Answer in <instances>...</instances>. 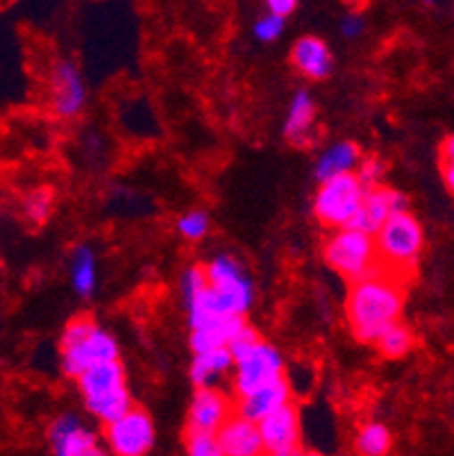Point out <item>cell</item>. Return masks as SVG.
Wrapping results in <instances>:
<instances>
[{"mask_svg":"<svg viewBox=\"0 0 454 456\" xmlns=\"http://www.w3.org/2000/svg\"><path fill=\"white\" fill-rule=\"evenodd\" d=\"M103 438L110 456H148L155 447L157 429L145 409L132 406L119 420L105 425Z\"/></svg>","mask_w":454,"mask_h":456,"instance_id":"8","label":"cell"},{"mask_svg":"<svg viewBox=\"0 0 454 456\" xmlns=\"http://www.w3.org/2000/svg\"><path fill=\"white\" fill-rule=\"evenodd\" d=\"M177 232L186 241H200L210 232V216L202 209H191L177 218Z\"/></svg>","mask_w":454,"mask_h":456,"instance_id":"25","label":"cell"},{"mask_svg":"<svg viewBox=\"0 0 454 456\" xmlns=\"http://www.w3.org/2000/svg\"><path fill=\"white\" fill-rule=\"evenodd\" d=\"M50 107L60 118H75L87 105V86L80 69L62 60L50 70Z\"/></svg>","mask_w":454,"mask_h":456,"instance_id":"10","label":"cell"},{"mask_svg":"<svg viewBox=\"0 0 454 456\" xmlns=\"http://www.w3.org/2000/svg\"><path fill=\"white\" fill-rule=\"evenodd\" d=\"M268 456H302V452H295V454H268Z\"/></svg>","mask_w":454,"mask_h":456,"instance_id":"33","label":"cell"},{"mask_svg":"<svg viewBox=\"0 0 454 456\" xmlns=\"http://www.w3.org/2000/svg\"><path fill=\"white\" fill-rule=\"evenodd\" d=\"M384 173H386V166L380 157H364L355 175L359 177V182L364 184V189L368 191V189H377V186H382Z\"/></svg>","mask_w":454,"mask_h":456,"instance_id":"26","label":"cell"},{"mask_svg":"<svg viewBox=\"0 0 454 456\" xmlns=\"http://www.w3.org/2000/svg\"><path fill=\"white\" fill-rule=\"evenodd\" d=\"M341 32H343V37H348V39L359 37L361 32H364V16L357 14V12L345 14L343 19H341Z\"/></svg>","mask_w":454,"mask_h":456,"instance_id":"29","label":"cell"},{"mask_svg":"<svg viewBox=\"0 0 454 456\" xmlns=\"http://www.w3.org/2000/svg\"><path fill=\"white\" fill-rule=\"evenodd\" d=\"M230 370H235V356L227 347H220V350L194 354L189 375L198 388H219L216 384Z\"/></svg>","mask_w":454,"mask_h":456,"instance_id":"19","label":"cell"},{"mask_svg":"<svg viewBox=\"0 0 454 456\" xmlns=\"http://www.w3.org/2000/svg\"><path fill=\"white\" fill-rule=\"evenodd\" d=\"M364 198L366 189L355 173L320 182L314 196V214L325 227L334 232L352 227L361 205H364Z\"/></svg>","mask_w":454,"mask_h":456,"instance_id":"6","label":"cell"},{"mask_svg":"<svg viewBox=\"0 0 454 456\" xmlns=\"http://www.w3.org/2000/svg\"><path fill=\"white\" fill-rule=\"evenodd\" d=\"M69 273L73 291L78 293V296H94L95 286H98V264H95V255L89 246L75 248L73 255H70Z\"/></svg>","mask_w":454,"mask_h":456,"instance_id":"20","label":"cell"},{"mask_svg":"<svg viewBox=\"0 0 454 456\" xmlns=\"http://www.w3.org/2000/svg\"><path fill=\"white\" fill-rule=\"evenodd\" d=\"M391 445H393V436L384 422H364L355 434V452L359 456H386Z\"/></svg>","mask_w":454,"mask_h":456,"instance_id":"21","label":"cell"},{"mask_svg":"<svg viewBox=\"0 0 454 456\" xmlns=\"http://www.w3.org/2000/svg\"><path fill=\"white\" fill-rule=\"evenodd\" d=\"M405 281L380 271L350 286L345 316L359 343H377L380 336L398 325L405 306Z\"/></svg>","mask_w":454,"mask_h":456,"instance_id":"1","label":"cell"},{"mask_svg":"<svg viewBox=\"0 0 454 456\" xmlns=\"http://www.w3.org/2000/svg\"><path fill=\"white\" fill-rule=\"evenodd\" d=\"M78 388L85 400V409L103 425L119 420L132 409V395L128 388V375L120 362L103 363L78 377Z\"/></svg>","mask_w":454,"mask_h":456,"instance_id":"4","label":"cell"},{"mask_svg":"<svg viewBox=\"0 0 454 456\" xmlns=\"http://www.w3.org/2000/svg\"><path fill=\"white\" fill-rule=\"evenodd\" d=\"M219 443L223 456H266L260 425L245 420L239 413H235L230 420L220 427Z\"/></svg>","mask_w":454,"mask_h":456,"instance_id":"15","label":"cell"},{"mask_svg":"<svg viewBox=\"0 0 454 456\" xmlns=\"http://www.w3.org/2000/svg\"><path fill=\"white\" fill-rule=\"evenodd\" d=\"M302 456H325V454H318V452H307V454H302Z\"/></svg>","mask_w":454,"mask_h":456,"instance_id":"34","label":"cell"},{"mask_svg":"<svg viewBox=\"0 0 454 456\" xmlns=\"http://www.w3.org/2000/svg\"><path fill=\"white\" fill-rule=\"evenodd\" d=\"M443 180L448 189L454 193V164H443Z\"/></svg>","mask_w":454,"mask_h":456,"instance_id":"32","label":"cell"},{"mask_svg":"<svg viewBox=\"0 0 454 456\" xmlns=\"http://www.w3.org/2000/svg\"><path fill=\"white\" fill-rule=\"evenodd\" d=\"M277 379H285V356L264 338H260L255 346L235 356L232 387H235L236 397L248 395V393L268 387Z\"/></svg>","mask_w":454,"mask_h":456,"instance_id":"7","label":"cell"},{"mask_svg":"<svg viewBox=\"0 0 454 456\" xmlns=\"http://www.w3.org/2000/svg\"><path fill=\"white\" fill-rule=\"evenodd\" d=\"M291 61L310 80H325L334 69V57H332L330 45L314 35L300 37L295 41L293 48H291Z\"/></svg>","mask_w":454,"mask_h":456,"instance_id":"16","label":"cell"},{"mask_svg":"<svg viewBox=\"0 0 454 456\" xmlns=\"http://www.w3.org/2000/svg\"><path fill=\"white\" fill-rule=\"evenodd\" d=\"M325 264L348 281H361L380 273V255L375 246V236L364 234L355 227L332 232L323 246Z\"/></svg>","mask_w":454,"mask_h":456,"instance_id":"5","label":"cell"},{"mask_svg":"<svg viewBox=\"0 0 454 456\" xmlns=\"http://www.w3.org/2000/svg\"><path fill=\"white\" fill-rule=\"evenodd\" d=\"M291 395H293L291 393V384L285 377V379L273 381L268 387L257 388V391L248 393V395L236 397L235 413H239L245 420L260 425L261 420L273 416L275 411H280L286 404H291Z\"/></svg>","mask_w":454,"mask_h":456,"instance_id":"14","label":"cell"},{"mask_svg":"<svg viewBox=\"0 0 454 456\" xmlns=\"http://www.w3.org/2000/svg\"><path fill=\"white\" fill-rule=\"evenodd\" d=\"M316 102L307 91H298L291 101L285 121V136L295 146H307L314 139Z\"/></svg>","mask_w":454,"mask_h":456,"instance_id":"18","label":"cell"},{"mask_svg":"<svg viewBox=\"0 0 454 456\" xmlns=\"http://www.w3.org/2000/svg\"><path fill=\"white\" fill-rule=\"evenodd\" d=\"M402 211H409V207H407V198L402 196L400 191L382 184L377 186V189L366 191L364 205H361L352 227L364 232V234L375 236L389 218H393L395 214H402Z\"/></svg>","mask_w":454,"mask_h":456,"instance_id":"12","label":"cell"},{"mask_svg":"<svg viewBox=\"0 0 454 456\" xmlns=\"http://www.w3.org/2000/svg\"><path fill=\"white\" fill-rule=\"evenodd\" d=\"M441 161H443V164H454V134H450L448 139L441 143Z\"/></svg>","mask_w":454,"mask_h":456,"instance_id":"31","label":"cell"},{"mask_svg":"<svg viewBox=\"0 0 454 456\" xmlns=\"http://www.w3.org/2000/svg\"><path fill=\"white\" fill-rule=\"evenodd\" d=\"M375 246H377V255H380L382 271L407 281L416 264H418L420 255H423V225L411 211L395 214L375 234Z\"/></svg>","mask_w":454,"mask_h":456,"instance_id":"3","label":"cell"},{"mask_svg":"<svg viewBox=\"0 0 454 456\" xmlns=\"http://www.w3.org/2000/svg\"><path fill=\"white\" fill-rule=\"evenodd\" d=\"M375 346L386 359H400V356L409 354V350L414 347V334H411L409 327L398 322L391 330H386Z\"/></svg>","mask_w":454,"mask_h":456,"instance_id":"22","label":"cell"},{"mask_svg":"<svg viewBox=\"0 0 454 456\" xmlns=\"http://www.w3.org/2000/svg\"><path fill=\"white\" fill-rule=\"evenodd\" d=\"M207 284H210V281H207L205 266H191L189 271L182 275V293H185V300H189L195 293L202 291Z\"/></svg>","mask_w":454,"mask_h":456,"instance_id":"28","label":"cell"},{"mask_svg":"<svg viewBox=\"0 0 454 456\" xmlns=\"http://www.w3.org/2000/svg\"><path fill=\"white\" fill-rule=\"evenodd\" d=\"M185 450L186 456H223L219 434L211 431L185 429Z\"/></svg>","mask_w":454,"mask_h":456,"instance_id":"23","label":"cell"},{"mask_svg":"<svg viewBox=\"0 0 454 456\" xmlns=\"http://www.w3.org/2000/svg\"><path fill=\"white\" fill-rule=\"evenodd\" d=\"M285 28H286V19L266 12V14H261L260 19L255 20L252 35H255L260 41H264V44H268V41L280 39L282 32H285Z\"/></svg>","mask_w":454,"mask_h":456,"instance_id":"27","label":"cell"},{"mask_svg":"<svg viewBox=\"0 0 454 456\" xmlns=\"http://www.w3.org/2000/svg\"><path fill=\"white\" fill-rule=\"evenodd\" d=\"M120 347L114 336L94 318L78 316L66 322L60 336L62 370L78 379L87 370L110 362H120Z\"/></svg>","mask_w":454,"mask_h":456,"instance_id":"2","label":"cell"},{"mask_svg":"<svg viewBox=\"0 0 454 456\" xmlns=\"http://www.w3.org/2000/svg\"><path fill=\"white\" fill-rule=\"evenodd\" d=\"M48 441L55 456H110L100 438L75 413H62L53 420Z\"/></svg>","mask_w":454,"mask_h":456,"instance_id":"9","label":"cell"},{"mask_svg":"<svg viewBox=\"0 0 454 456\" xmlns=\"http://www.w3.org/2000/svg\"><path fill=\"white\" fill-rule=\"evenodd\" d=\"M235 416V402L220 388H198L186 413V429L219 434L220 427Z\"/></svg>","mask_w":454,"mask_h":456,"instance_id":"13","label":"cell"},{"mask_svg":"<svg viewBox=\"0 0 454 456\" xmlns=\"http://www.w3.org/2000/svg\"><path fill=\"white\" fill-rule=\"evenodd\" d=\"M260 434L268 454H295L302 443V425H300L298 406L291 402L285 409L275 411L260 422Z\"/></svg>","mask_w":454,"mask_h":456,"instance_id":"11","label":"cell"},{"mask_svg":"<svg viewBox=\"0 0 454 456\" xmlns=\"http://www.w3.org/2000/svg\"><path fill=\"white\" fill-rule=\"evenodd\" d=\"M50 211H53V193L48 189H35L25 196L23 214L28 221L41 225L50 218Z\"/></svg>","mask_w":454,"mask_h":456,"instance_id":"24","label":"cell"},{"mask_svg":"<svg viewBox=\"0 0 454 456\" xmlns=\"http://www.w3.org/2000/svg\"><path fill=\"white\" fill-rule=\"evenodd\" d=\"M361 164V151L355 141H339L334 146H330L316 161V177L318 182L334 180V177L352 175L355 168Z\"/></svg>","mask_w":454,"mask_h":456,"instance_id":"17","label":"cell"},{"mask_svg":"<svg viewBox=\"0 0 454 456\" xmlns=\"http://www.w3.org/2000/svg\"><path fill=\"white\" fill-rule=\"evenodd\" d=\"M266 10L275 16L289 19V16L298 10V3H295V0H268V3H266Z\"/></svg>","mask_w":454,"mask_h":456,"instance_id":"30","label":"cell"}]
</instances>
